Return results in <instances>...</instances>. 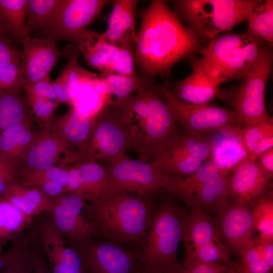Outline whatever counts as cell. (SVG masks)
Returning a JSON list of instances; mask_svg holds the SVG:
<instances>
[{
    "label": "cell",
    "mask_w": 273,
    "mask_h": 273,
    "mask_svg": "<svg viewBox=\"0 0 273 273\" xmlns=\"http://www.w3.org/2000/svg\"><path fill=\"white\" fill-rule=\"evenodd\" d=\"M32 241L15 259L3 267L1 270L2 273H33L31 245Z\"/></svg>",
    "instance_id": "cell-44"
},
{
    "label": "cell",
    "mask_w": 273,
    "mask_h": 273,
    "mask_svg": "<svg viewBox=\"0 0 273 273\" xmlns=\"http://www.w3.org/2000/svg\"><path fill=\"white\" fill-rule=\"evenodd\" d=\"M273 148V136L261 140L249 155L248 160L256 161L263 154Z\"/></svg>",
    "instance_id": "cell-51"
},
{
    "label": "cell",
    "mask_w": 273,
    "mask_h": 273,
    "mask_svg": "<svg viewBox=\"0 0 273 273\" xmlns=\"http://www.w3.org/2000/svg\"><path fill=\"white\" fill-rule=\"evenodd\" d=\"M31 121L9 128L0 133V155L14 167L24 158L34 137Z\"/></svg>",
    "instance_id": "cell-28"
},
{
    "label": "cell",
    "mask_w": 273,
    "mask_h": 273,
    "mask_svg": "<svg viewBox=\"0 0 273 273\" xmlns=\"http://www.w3.org/2000/svg\"><path fill=\"white\" fill-rule=\"evenodd\" d=\"M34 235L30 233L25 238L18 239L7 251L0 252V271L15 259L31 243L34 239Z\"/></svg>",
    "instance_id": "cell-46"
},
{
    "label": "cell",
    "mask_w": 273,
    "mask_h": 273,
    "mask_svg": "<svg viewBox=\"0 0 273 273\" xmlns=\"http://www.w3.org/2000/svg\"><path fill=\"white\" fill-rule=\"evenodd\" d=\"M111 1L65 0L48 36L75 42Z\"/></svg>",
    "instance_id": "cell-16"
},
{
    "label": "cell",
    "mask_w": 273,
    "mask_h": 273,
    "mask_svg": "<svg viewBox=\"0 0 273 273\" xmlns=\"http://www.w3.org/2000/svg\"><path fill=\"white\" fill-rule=\"evenodd\" d=\"M21 61L0 67V90L8 93H20L23 87Z\"/></svg>",
    "instance_id": "cell-41"
},
{
    "label": "cell",
    "mask_w": 273,
    "mask_h": 273,
    "mask_svg": "<svg viewBox=\"0 0 273 273\" xmlns=\"http://www.w3.org/2000/svg\"><path fill=\"white\" fill-rule=\"evenodd\" d=\"M63 153L69 157L76 155L70 151L67 145L51 128V125L42 127L40 130L35 131L32 143L17 170H40L55 166Z\"/></svg>",
    "instance_id": "cell-21"
},
{
    "label": "cell",
    "mask_w": 273,
    "mask_h": 273,
    "mask_svg": "<svg viewBox=\"0 0 273 273\" xmlns=\"http://www.w3.org/2000/svg\"><path fill=\"white\" fill-rule=\"evenodd\" d=\"M161 199L140 253L141 273H180L177 257L179 242L189 224L190 211L169 194Z\"/></svg>",
    "instance_id": "cell-3"
},
{
    "label": "cell",
    "mask_w": 273,
    "mask_h": 273,
    "mask_svg": "<svg viewBox=\"0 0 273 273\" xmlns=\"http://www.w3.org/2000/svg\"><path fill=\"white\" fill-rule=\"evenodd\" d=\"M5 26L0 19V39L4 38V33L6 32Z\"/></svg>",
    "instance_id": "cell-55"
},
{
    "label": "cell",
    "mask_w": 273,
    "mask_h": 273,
    "mask_svg": "<svg viewBox=\"0 0 273 273\" xmlns=\"http://www.w3.org/2000/svg\"><path fill=\"white\" fill-rule=\"evenodd\" d=\"M110 3L112 8L107 28L102 33L104 38L116 46H134L137 33L135 17L138 1L114 0Z\"/></svg>",
    "instance_id": "cell-23"
},
{
    "label": "cell",
    "mask_w": 273,
    "mask_h": 273,
    "mask_svg": "<svg viewBox=\"0 0 273 273\" xmlns=\"http://www.w3.org/2000/svg\"><path fill=\"white\" fill-rule=\"evenodd\" d=\"M263 44L248 31L218 35L200 52V60L217 71L225 81L243 79L256 62Z\"/></svg>",
    "instance_id": "cell-6"
},
{
    "label": "cell",
    "mask_w": 273,
    "mask_h": 273,
    "mask_svg": "<svg viewBox=\"0 0 273 273\" xmlns=\"http://www.w3.org/2000/svg\"><path fill=\"white\" fill-rule=\"evenodd\" d=\"M273 60L270 47H260L256 62L239 85L223 92L219 90L222 99L234 109L241 128L272 119L265 103V92L271 73Z\"/></svg>",
    "instance_id": "cell-5"
},
{
    "label": "cell",
    "mask_w": 273,
    "mask_h": 273,
    "mask_svg": "<svg viewBox=\"0 0 273 273\" xmlns=\"http://www.w3.org/2000/svg\"><path fill=\"white\" fill-rule=\"evenodd\" d=\"M255 0H180L176 10L199 37L211 39L246 20Z\"/></svg>",
    "instance_id": "cell-7"
},
{
    "label": "cell",
    "mask_w": 273,
    "mask_h": 273,
    "mask_svg": "<svg viewBox=\"0 0 273 273\" xmlns=\"http://www.w3.org/2000/svg\"><path fill=\"white\" fill-rule=\"evenodd\" d=\"M73 248L84 273H138L140 253L120 244L95 237L81 241Z\"/></svg>",
    "instance_id": "cell-12"
},
{
    "label": "cell",
    "mask_w": 273,
    "mask_h": 273,
    "mask_svg": "<svg viewBox=\"0 0 273 273\" xmlns=\"http://www.w3.org/2000/svg\"><path fill=\"white\" fill-rule=\"evenodd\" d=\"M28 215L4 196L0 197V252L9 242H14L32 223Z\"/></svg>",
    "instance_id": "cell-30"
},
{
    "label": "cell",
    "mask_w": 273,
    "mask_h": 273,
    "mask_svg": "<svg viewBox=\"0 0 273 273\" xmlns=\"http://www.w3.org/2000/svg\"><path fill=\"white\" fill-rule=\"evenodd\" d=\"M80 54L76 45H71L66 48L64 54L67 57L68 60L59 75L68 86L72 102L81 85L99 75L88 71L79 65L78 58Z\"/></svg>",
    "instance_id": "cell-36"
},
{
    "label": "cell",
    "mask_w": 273,
    "mask_h": 273,
    "mask_svg": "<svg viewBox=\"0 0 273 273\" xmlns=\"http://www.w3.org/2000/svg\"><path fill=\"white\" fill-rule=\"evenodd\" d=\"M160 93L176 123L187 134L203 138L212 131L241 129L234 110L208 104H194L177 99L167 84L160 86Z\"/></svg>",
    "instance_id": "cell-10"
},
{
    "label": "cell",
    "mask_w": 273,
    "mask_h": 273,
    "mask_svg": "<svg viewBox=\"0 0 273 273\" xmlns=\"http://www.w3.org/2000/svg\"><path fill=\"white\" fill-rule=\"evenodd\" d=\"M153 77L138 76V86L143 92L148 106V115L135 117L130 126L134 140L133 150L138 159L151 162L159 150L170 140L179 134L176 123Z\"/></svg>",
    "instance_id": "cell-4"
},
{
    "label": "cell",
    "mask_w": 273,
    "mask_h": 273,
    "mask_svg": "<svg viewBox=\"0 0 273 273\" xmlns=\"http://www.w3.org/2000/svg\"><path fill=\"white\" fill-rule=\"evenodd\" d=\"M239 134L249 155L263 139L273 136L272 119L246 126L239 130Z\"/></svg>",
    "instance_id": "cell-38"
},
{
    "label": "cell",
    "mask_w": 273,
    "mask_h": 273,
    "mask_svg": "<svg viewBox=\"0 0 273 273\" xmlns=\"http://www.w3.org/2000/svg\"><path fill=\"white\" fill-rule=\"evenodd\" d=\"M252 217L255 230L259 233V241H273L272 193L266 194L252 205Z\"/></svg>",
    "instance_id": "cell-37"
},
{
    "label": "cell",
    "mask_w": 273,
    "mask_h": 273,
    "mask_svg": "<svg viewBox=\"0 0 273 273\" xmlns=\"http://www.w3.org/2000/svg\"><path fill=\"white\" fill-rule=\"evenodd\" d=\"M0 273H2V272L0 271Z\"/></svg>",
    "instance_id": "cell-57"
},
{
    "label": "cell",
    "mask_w": 273,
    "mask_h": 273,
    "mask_svg": "<svg viewBox=\"0 0 273 273\" xmlns=\"http://www.w3.org/2000/svg\"><path fill=\"white\" fill-rule=\"evenodd\" d=\"M134 64V46H120L118 59L112 68L110 74L136 77L138 75Z\"/></svg>",
    "instance_id": "cell-42"
},
{
    "label": "cell",
    "mask_w": 273,
    "mask_h": 273,
    "mask_svg": "<svg viewBox=\"0 0 273 273\" xmlns=\"http://www.w3.org/2000/svg\"><path fill=\"white\" fill-rule=\"evenodd\" d=\"M138 273H141V272H138Z\"/></svg>",
    "instance_id": "cell-56"
},
{
    "label": "cell",
    "mask_w": 273,
    "mask_h": 273,
    "mask_svg": "<svg viewBox=\"0 0 273 273\" xmlns=\"http://www.w3.org/2000/svg\"><path fill=\"white\" fill-rule=\"evenodd\" d=\"M257 246L264 260L273 267V241H259L255 239Z\"/></svg>",
    "instance_id": "cell-52"
},
{
    "label": "cell",
    "mask_w": 273,
    "mask_h": 273,
    "mask_svg": "<svg viewBox=\"0 0 273 273\" xmlns=\"http://www.w3.org/2000/svg\"><path fill=\"white\" fill-rule=\"evenodd\" d=\"M103 75L107 83L109 94L116 97L115 100H113L115 101H123L136 91L138 84V75L136 77L117 74Z\"/></svg>",
    "instance_id": "cell-39"
},
{
    "label": "cell",
    "mask_w": 273,
    "mask_h": 273,
    "mask_svg": "<svg viewBox=\"0 0 273 273\" xmlns=\"http://www.w3.org/2000/svg\"><path fill=\"white\" fill-rule=\"evenodd\" d=\"M241 266L248 273H271L272 270V268L262 259L258 260L246 266Z\"/></svg>",
    "instance_id": "cell-53"
},
{
    "label": "cell",
    "mask_w": 273,
    "mask_h": 273,
    "mask_svg": "<svg viewBox=\"0 0 273 273\" xmlns=\"http://www.w3.org/2000/svg\"><path fill=\"white\" fill-rule=\"evenodd\" d=\"M18 180L17 168L0 155V197L4 196L9 186Z\"/></svg>",
    "instance_id": "cell-47"
},
{
    "label": "cell",
    "mask_w": 273,
    "mask_h": 273,
    "mask_svg": "<svg viewBox=\"0 0 273 273\" xmlns=\"http://www.w3.org/2000/svg\"><path fill=\"white\" fill-rule=\"evenodd\" d=\"M57 41L48 35H36L22 44L23 49L20 52V59L24 86L50 77L61 55Z\"/></svg>",
    "instance_id": "cell-17"
},
{
    "label": "cell",
    "mask_w": 273,
    "mask_h": 273,
    "mask_svg": "<svg viewBox=\"0 0 273 273\" xmlns=\"http://www.w3.org/2000/svg\"><path fill=\"white\" fill-rule=\"evenodd\" d=\"M20 54L7 39H0V67L20 61Z\"/></svg>",
    "instance_id": "cell-48"
},
{
    "label": "cell",
    "mask_w": 273,
    "mask_h": 273,
    "mask_svg": "<svg viewBox=\"0 0 273 273\" xmlns=\"http://www.w3.org/2000/svg\"><path fill=\"white\" fill-rule=\"evenodd\" d=\"M216 226L223 242L230 250L240 255L255 243L256 231L253 217L252 205L233 201L217 219Z\"/></svg>",
    "instance_id": "cell-18"
},
{
    "label": "cell",
    "mask_w": 273,
    "mask_h": 273,
    "mask_svg": "<svg viewBox=\"0 0 273 273\" xmlns=\"http://www.w3.org/2000/svg\"><path fill=\"white\" fill-rule=\"evenodd\" d=\"M210 142L178 134L168 142L151 162L162 172L183 176L196 171L210 155Z\"/></svg>",
    "instance_id": "cell-13"
},
{
    "label": "cell",
    "mask_w": 273,
    "mask_h": 273,
    "mask_svg": "<svg viewBox=\"0 0 273 273\" xmlns=\"http://www.w3.org/2000/svg\"><path fill=\"white\" fill-rule=\"evenodd\" d=\"M133 139L120 105L113 101L97 114L88 142L78 159L104 162L133 149Z\"/></svg>",
    "instance_id": "cell-9"
},
{
    "label": "cell",
    "mask_w": 273,
    "mask_h": 273,
    "mask_svg": "<svg viewBox=\"0 0 273 273\" xmlns=\"http://www.w3.org/2000/svg\"><path fill=\"white\" fill-rule=\"evenodd\" d=\"M4 197L25 214L32 217L42 213H51L53 202L35 187L22 185L18 180L7 189Z\"/></svg>",
    "instance_id": "cell-29"
},
{
    "label": "cell",
    "mask_w": 273,
    "mask_h": 273,
    "mask_svg": "<svg viewBox=\"0 0 273 273\" xmlns=\"http://www.w3.org/2000/svg\"><path fill=\"white\" fill-rule=\"evenodd\" d=\"M180 273H248L236 261L230 264L203 262H183Z\"/></svg>",
    "instance_id": "cell-40"
},
{
    "label": "cell",
    "mask_w": 273,
    "mask_h": 273,
    "mask_svg": "<svg viewBox=\"0 0 273 273\" xmlns=\"http://www.w3.org/2000/svg\"><path fill=\"white\" fill-rule=\"evenodd\" d=\"M31 110L20 93L0 90V133L32 120Z\"/></svg>",
    "instance_id": "cell-35"
},
{
    "label": "cell",
    "mask_w": 273,
    "mask_h": 273,
    "mask_svg": "<svg viewBox=\"0 0 273 273\" xmlns=\"http://www.w3.org/2000/svg\"><path fill=\"white\" fill-rule=\"evenodd\" d=\"M229 180V174L220 173L204 184L193 196L189 207L196 205L219 218L230 203Z\"/></svg>",
    "instance_id": "cell-27"
},
{
    "label": "cell",
    "mask_w": 273,
    "mask_h": 273,
    "mask_svg": "<svg viewBox=\"0 0 273 273\" xmlns=\"http://www.w3.org/2000/svg\"><path fill=\"white\" fill-rule=\"evenodd\" d=\"M257 161L266 172L273 175V148L263 154Z\"/></svg>",
    "instance_id": "cell-54"
},
{
    "label": "cell",
    "mask_w": 273,
    "mask_h": 273,
    "mask_svg": "<svg viewBox=\"0 0 273 273\" xmlns=\"http://www.w3.org/2000/svg\"><path fill=\"white\" fill-rule=\"evenodd\" d=\"M68 166V183L64 192L89 202L103 196L106 191L105 169L100 163L78 159Z\"/></svg>",
    "instance_id": "cell-22"
},
{
    "label": "cell",
    "mask_w": 273,
    "mask_h": 273,
    "mask_svg": "<svg viewBox=\"0 0 273 273\" xmlns=\"http://www.w3.org/2000/svg\"><path fill=\"white\" fill-rule=\"evenodd\" d=\"M192 74L178 82L173 95L178 100L194 104H208L217 96L225 80L200 59L191 61Z\"/></svg>",
    "instance_id": "cell-19"
},
{
    "label": "cell",
    "mask_w": 273,
    "mask_h": 273,
    "mask_svg": "<svg viewBox=\"0 0 273 273\" xmlns=\"http://www.w3.org/2000/svg\"><path fill=\"white\" fill-rule=\"evenodd\" d=\"M189 226L183 237V262L230 264L231 250L222 240L211 216L196 205L190 206Z\"/></svg>",
    "instance_id": "cell-11"
},
{
    "label": "cell",
    "mask_w": 273,
    "mask_h": 273,
    "mask_svg": "<svg viewBox=\"0 0 273 273\" xmlns=\"http://www.w3.org/2000/svg\"><path fill=\"white\" fill-rule=\"evenodd\" d=\"M246 20L248 23L247 31L263 44L272 46L273 43V1L255 2L248 11Z\"/></svg>",
    "instance_id": "cell-34"
},
{
    "label": "cell",
    "mask_w": 273,
    "mask_h": 273,
    "mask_svg": "<svg viewBox=\"0 0 273 273\" xmlns=\"http://www.w3.org/2000/svg\"><path fill=\"white\" fill-rule=\"evenodd\" d=\"M200 46L199 37L182 24L166 1H151L142 11L134 56L135 63L145 74H168L176 63Z\"/></svg>",
    "instance_id": "cell-1"
},
{
    "label": "cell",
    "mask_w": 273,
    "mask_h": 273,
    "mask_svg": "<svg viewBox=\"0 0 273 273\" xmlns=\"http://www.w3.org/2000/svg\"><path fill=\"white\" fill-rule=\"evenodd\" d=\"M220 173L217 166L208 159L196 171L186 177L173 175L169 194L181 199L189 206L192 198L198 190Z\"/></svg>",
    "instance_id": "cell-31"
},
{
    "label": "cell",
    "mask_w": 273,
    "mask_h": 273,
    "mask_svg": "<svg viewBox=\"0 0 273 273\" xmlns=\"http://www.w3.org/2000/svg\"><path fill=\"white\" fill-rule=\"evenodd\" d=\"M74 43L89 66L98 69L103 75L110 74L118 59L120 47L107 42L102 33L88 29Z\"/></svg>",
    "instance_id": "cell-24"
},
{
    "label": "cell",
    "mask_w": 273,
    "mask_h": 273,
    "mask_svg": "<svg viewBox=\"0 0 273 273\" xmlns=\"http://www.w3.org/2000/svg\"><path fill=\"white\" fill-rule=\"evenodd\" d=\"M53 89L57 99L60 104H67L72 106V100L68 85L65 81L60 76L52 81Z\"/></svg>",
    "instance_id": "cell-49"
},
{
    "label": "cell",
    "mask_w": 273,
    "mask_h": 273,
    "mask_svg": "<svg viewBox=\"0 0 273 273\" xmlns=\"http://www.w3.org/2000/svg\"><path fill=\"white\" fill-rule=\"evenodd\" d=\"M23 88L25 92V97L44 99L57 103L50 77L24 85Z\"/></svg>",
    "instance_id": "cell-45"
},
{
    "label": "cell",
    "mask_w": 273,
    "mask_h": 273,
    "mask_svg": "<svg viewBox=\"0 0 273 273\" xmlns=\"http://www.w3.org/2000/svg\"><path fill=\"white\" fill-rule=\"evenodd\" d=\"M96 116H84L71 107L67 112L53 119L51 126L69 149H76L78 158L88 142Z\"/></svg>",
    "instance_id": "cell-25"
},
{
    "label": "cell",
    "mask_w": 273,
    "mask_h": 273,
    "mask_svg": "<svg viewBox=\"0 0 273 273\" xmlns=\"http://www.w3.org/2000/svg\"><path fill=\"white\" fill-rule=\"evenodd\" d=\"M33 273H52L38 246L31 245Z\"/></svg>",
    "instance_id": "cell-50"
},
{
    "label": "cell",
    "mask_w": 273,
    "mask_h": 273,
    "mask_svg": "<svg viewBox=\"0 0 273 273\" xmlns=\"http://www.w3.org/2000/svg\"><path fill=\"white\" fill-rule=\"evenodd\" d=\"M28 0H0V19L6 31L23 44L31 35L26 26Z\"/></svg>",
    "instance_id": "cell-33"
},
{
    "label": "cell",
    "mask_w": 273,
    "mask_h": 273,
    "mask_svg": "<svg viewBox=\"0 0 273 273\" xmlns=\"http://www.w3.org/2000/svg\"><path fill=\"white\" fill-rule=\"evenodd\" d=\"M31 111L37 118L43 122V126H47L52 122L55 112L59 104L55 101L44 99L25 97Z\"/></svg>",
    "instance_id": "cell-43"
},
{
    "label": "cell",
    "mask_w": 273,
    "mask_h": 273,
    "mask_svg": "<svg viewBox=\"0 0 273 273\" xmlns=\"http://www.w3.org/2000/svg\"><path fill=\"white\" fill-rule=\"evenodd\" d=\"M51 200V217L72 248L81 241L96 237L95 229L84 213L86 202L67 192Z\"/></svg>",
    "instance_id": "cell-14"
},
{
    "label": "cell",
    "mask_w": 273,
    "mask_h": 273,
    "mask_svg": "<svg viewBox=\"0 0 273 273\" xmlns=\"http://www.w3.org/2000/svg\"><path fill=\"white\" fill-rule=\"evenodd\" d=\"M35 234L52 273H84L77 251L69 245L51 216L37 223Z\"/></svg>",
    "instance_id": "cell-15"
},
{
    "label": "cell",
    "mask_w": 273,
    "mask_h": 273,
    "mask_svg": "<svg viewBox=\"0 0 273 273\" xmlns=\"http://www.w3.org/2000/svg\"><path fill=\"white\" fill-rule=\"evenodd\" d=\"M65 0H28L26 26L30 34L47 35Z\"/></svg>",
    "instance_id": "cell-32"
},
{
    "label": "cell",
    "mask_w": 273,
    "mask_h": 273,
    "mask_svg": "<svg viewBox=\"0 0 273 273\" xmlns=\"http://www.w3.org/2000/svg\"><path fill=\"white\" fill-rule=\"evenodd\" d=\"M240 129L221 131L223 136L210 142L209 159L215 164L221 174L229 175L241 164L248 160L249 154L241 141Z\"/></svg>",
    "instance_id": "cell-26"
},
{
    "label": "cell",
    "mask_w": 273,
    "mask_h": 273,
    "mask_svg": "<svg viewBox=\"0 0 273 273\" xmlns=\"http://www.w3.org/2000/svg\"><path fill=\"white\" fill-rule=\"evenodd\" d=\"M104 162L105 195L125 193L149 197L162 190L168 193L171 191L173 175L162 172L151 162L131 159L126 154Z\"/></svg>",
    "instance_id": "cell-8"
},
{
    "label": "cell",
    "mask_w": 273,
    "mask_h": 273,
    "mask_svg": "<svg viewBox=\"0 0 273 273\" xmlns=\"http://www.w3.org/2000/svg\"><path fill=\"white\" fill-rule=\"evenodd\" d=\"M272 177L257 160H247L229 174L230 197L234 201L252 205L266 194Z\"/></svg>",
    "instance_id": "cell-20"
},
{
    "label": "cell",
    "mask_w": 273,
    "mask_h": 273,
    "mask_svg": "<svg viewBox=\"0 0 273 273\" xmlns=\"http://www.w3.org/2000/svg\"><path fill=\"white\" fill-rule=\"evenodd\" d=\"M149 197L106 194L87 202L85 211L96 237L121 245H143L154 211Z\"/></svg>",
    "instance_id": "cell-2"
}]
</instances>
